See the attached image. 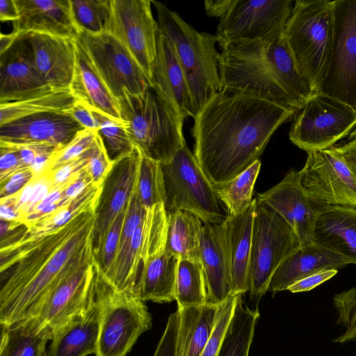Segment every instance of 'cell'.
Segmentation results:
<instances>
[{"mask_svg":"<svg viewBox=\"0 0 356 356\" xmlns=\"http://www.w3.org/2000/svg\"><path fill=\"white\" fill-rule=\"evenodd\" d=\"M179 312L171 314L154 356H176L177 337L179 327Z\"/></svg>","mask_w":356,"mask_h":356,"instance_id":"cell-48","label":"cell"},{"mask_svg":"<svg viewBox=\"0 0 356 356\" xmlns=\"http://www.w3.org/2000/svg\"><path fill=\"white\" fill-rule=\"evenodd\" d=\"M92 184H94L86 171L81 172L64 188L61 200L63 205L67 206L70 204L85 193Z\"/></svg>","mask_w":356,"mask_h":356,"instance_id":"cell-52","label":"cell"},{"mask_svg":"<svg viewBox=\"0 0 356 356\" xmlns=\"http://www.w3.org/2000/svg\"><path fill=\"white\" fill-rule=\"evenodd\" d=\"M84 129L98 131L99 123L91 111L83 103L76 100L74 105L66 111Z\"/></svg>","mask_w":356,"mask_h":356,"instance_id":"cell-53","label":"cell"},{"mask_svg":"<svg viewBox=\"0 0 356 356\" xmlns=\"http://www.w3.org/2000/svg\"><path fill=\"white\" fill-rule=\"evenodd\" d=\"M0 356H45L51 337L32 331L19 323L1 325Z\"/></svg>","mask_w":356,"mask_h":356,"instance_id":"cell-35","label":"cell"},{"mask_svg":"<svg viewBox=\"0 0 356 356\" xmlns=\"http://www.w3.org/2000/svg\"><path fill=\"white\" fill-rule=\"evenodd\" d=\"M177 310L176 356H200L214 330L219 305L207 303Z\"/></svg>","mask_w":356,"mask_h":356,"instance_id":"cell-30","label":"cell"},{"mask_svg":"<svg viewBox=\"0 0 356 356\" xmlns=\"http://www.w3.org/2000/svg\"><path fill=\"white\" fill-rule=\"evenodd\" d=\"M332 4L330 0L295 1L283 33L298 71L315 94L323 81L330 59Z\"/></svg>","mask_w":356,"mask_h":356,"instance_id":"cell-6","label":"cell"},{"mask_svg":"<svg viewBox=\"0 0 356 356\" xmlns=\"http://www.w3.org/2000/svg\"><path fill=\"white\" fill-rule=\"evenodd\" d=\"M158 29L171 41L187 82L194 116L221 90L215 35L200 32L163 3L151 1Z\"/></svg>","mask_w":356,"mask_h":356,"instance_id":"cell-5","label":"cell"},{"mask_svg":"<svg viewBox=\"0 0 356 356\" xmlns=\"http://www.w3.org/2000/svg\"><path fill=\"white\" fill-rule=\"evenodd\" d=\"M318 93L356 110V0H334L329 63Z\"/></svg>","mask_w":356,"mask_h":356,"instance_id":"cell-11","label":"cell"},{"mask_svg":"<svg viewBox=\"0 0 356 356\" xmlns=\"http://www.w3.org/2000/svg\"><path fill=\"white\" fill-rule=\"evenodd\" d=\"M350 264L341 255L316 242L300 245L276 269L268 287L273 295L287 290L300 280L323 269L343 268Z\"/></svg>","mask_w":356,"mask_h":356,"instance_id":"cell-26","label":"cell"},{"mask_svg":"<svg viewBox=\"0 0 356 356\" xmlns=\"http://www.w3.org/2000/svg\"><path fill=\"white\" fill-rule=\"evenodd\" d=\"M179 259L165 249L145 264L140 281L139 297L159 303L175 300V287Z\"/></svg>","mask_w":356,"mask_h":356,"instance_id":"cell-31","label":"cell"},{"mask_svg":"<svg viewBox=\"0 0 356 356\" xmlns=\"http://www.w3.org/2000/svg\"><path fill=\"white\" fill-rule=\"evenodd\" d=\"M99 269L103 311L95 356H126L138 337L152 328V317L144 300L114 291Z\"/></svg>","mask_w":356,"mask_h":356,"instance_id":"cell-9","label":"cell"},{"mask_svg":"<svg viewBox=\"0 0 356 356\" xmlns=\"http://www.w3.org/2000/svg\"><path fill=\"white\" fill-rule=\"evenodd\" d=\"M146 210L147 209L143 207L139 198L136 183L127 205L120 248L117 257L112 267L119 263L124 257L134 232L144 218Z\"/></svg>","mask_w":356,"mask_h":356,"instance_id":"cell-42","label":"cell"},{"mask_svg":"<svg viewBox=\"0 0 356 356\" xmlns=\"http://www.w3.org/2000/svg\"><path fill=\"white\" fill-rule=\"evenodd\" d=\"M54 91L38 71L23 33L0 54V104L23 101Z\"/></svg>","mask_w":356,"mask_h":356,"instance_id":"cell-20","label":"cell"},{"mask_svg":"<svg viewBox=\"0 0 356 356\" xmlns=\"http://www.w3.org/2000/svg\"><path fill=\"white\" fill-rule=\"evenodd\" d=\"M302 185L329 205L356 207V172L331 147L307 152Z\"/></svg>","mask_w":356,"mask_h":356,"instance_id":"cell-17","label":"cell"},{"mask_svg":"<svg viewBox=\"0 0 356 356\" xmlns=\"http://www.w3.org/2000/svg\"><path fill=\"white\" fill-rule=\"evenodd\" d=\"M34 175L30 168L19 170L1 183L0 197L5 198L14 195L24 188Z\"/></svg>","mask_w":356,"mask_h":356,"instance_id":"cell-50","label":"cell"},{"mask_svg":"<svg viewBox=\"0 0 356 356\" xmlns=\"http://www.w3.org/2000/svg\"><path fill=\"white\" fill-rule=\"evenodd\" d=\"M21 215L13 196L1 199L0 220L8 222L19 221Z\"/></svg>","mask_w":356,"mask_h":356,"instance_id":"cell-55","label":"cell"},{"mask_svg":"<svg viewBox=\"0 0 356 356\" xmlns=\"http://www.w3.org/2000/svg\"><path fill=\"white\" fill-rule=\"evenodd\" d=\"M332 148L356 172V129L349 134L345 143Z\"/></svg>","mask_w":356,"mask_h":356,"instance_id":"cell-54","label":"cell"},{"mask_svg":"<svg viewBox=\"0 0 356 356\" xmlns=\"http://www.w3.org/2000/svg\"><path fill=\"white\" fill-rule=\"evenodd\" d=\"M76 99L70 91L53 92L31 99L0 104V126L19 118L45 112H65Z\"/></svg>","mask_w":356,"mask_h":356,"instance_id":"cell-34","label":"cell"},{"mask_svg":"<svg viewBox=\"0 0 356 356\" xmlns=\"http://www.w3.org/2000/svg\"><path fill=\"white\" fill-rule=\"evenodd\" d=\"M98 266L97 264L95 284L88 304L54 334L46 356L95 354L103 311L102 284Z\"/></svg>","mask_w":356,"mask_h":356,"instance_id":"cell-21","label":"cell"},{"mask_svg":"<svg viewBox=\"0 0 356 356\" xmlns=\"http://www.w3.org/2000/svg\"><path fill=\"white\" fill-rule=\"evenodd\" d=\"M99 198L63 226L42 221L1 244L0 323L9 325L57 285L96 262L93 234Z\"/></svg>","mask_w":356,"mask_h":356,"instance_id":"cell-1","label":"cell"},{"mask_svg":"<svg viewBox=\"0 0 356 356\" xmlns=\"http://www.w3.org/2000/svg\"><path fill=\"white\" fill-rule=\"evenodd\" d=\"M168 213L165 250L179 259L200 262V239L202 221L184 210Z\"/></svg>","mask_w":356,"mask_h":356,"instance_id":"cell-32","label":"cell"},{"mask_svg":"<svg viewBox=\"0 0 356 356\" xmlns=\"http://www.w3.org/2000/svg\"><path fill=\"white\" fill-rule=\"evenodd\" d=\"M19 17L13 31L35 32L76 39L80 32L70 0H15Z\"/></svg>","mask_w":356,"mask_h":356,"instance_id":"cell-23","label":"cell"},{"mask_svg":"<svg viewBox=\"0 0 356 356\" xmlns=\"http://www.w3.org/2000/svg\"><path fill=\"white\" fill-rule=\"evenodd\" d=\"M257 199L241 213L222 223L229 255L232 295L250 291L252 233Z\"/></svg>","mask_w":356,"mask_h":356,"instance_id":"cell-25","label":"cell"},{"mask_svg":"<svg viewBox=\"0 0 356 356\" xmlns=\"http://www.w3.org/2000/svg\"><path fill=\"white\" fill-rule=\"evenodd\" d=\"M75 40L84 49L105 84L118 99L124 90L132 95H139L152 86L140 65L113 33L92 34L80 31Z\"/></svg>","mask_w":356,"mask_h":356,"instance_id":"cell-13","label":"cell"},{"mask_svg":"<svg viewBox=\"0 0 356 356\" xmlns=\"http://www.w3.org/2000/svg\"><path fill=\"white\" fill-rule=\"evenodd\" d=\"M97 264L96 261L57 285L17 323L35 332L46 334L51 340L88 304L95 284Z\"/></svg>","mask_w":356,"mask_h":356,"instance_id":"cell-14","label":"cell"},{"mask_svg":"<svg viewBox=\"0 0 356 356\" xmlns=\"http://www.w3.org/2000/svg\"><path fill=\"white\" fill-rule=\"evenodd\" d=\"M220 48L221 88L250 93L296 112L315 95L283 34L273 43L239 41Z\"/></svg>","mask_w":356,"mask_h":356,"instance_id":"cell-3","label":"cell"},{"mask_svg":"<svg viewBox=\"0 0 356 356\" xmlns=\"http://www.w3.org/2000/svg\"><path fill=\"white\" fill-rule=\"evenodd\" d=\"M76 63L70 90L91 111L122 122L118 99L109 90L84 49L75 40Z\"/></svg>","mask_w":356,"mask_h":356,"instance_id":"cell-28","label":"cell"},{"mask_svg":"<svg viewBox=\"0 0 356 356\" xmlns=\"http://www.w3.org/2000/svg\"><path fill=\"white\" fill-rule=\"evenodd\" d=\"M238 294L231 295L219 305L216 324L213 334L200 356H217L225 332L232 318Z\"/></svg>","mask_w":356,"mask_h":356,"instance_id":"cell-45","label":"cell"},{"mask_svg":"<svg viewBox=\"0 0 356 356\" xmlns=\"http://www.w3.org/2000/svg\"><path fill=\"white\" fill-rule=\"evenodd\" d=\"M296 111L254 95L221 88L195 115L194 156L210 181L225 184L259 160Z\"/></svg>","mask_w":356,"mask_h":356,"instance_id":"cell-2","label":"cell"},{"mask_svg":"<svg viewBox=\"0 0 356 356\" xmlns=\"http://www.w3.org/2000/svg\"><path fill=\"white\" fill-rule=\"evenodd\" d=\"M141 153L136 147L129 154L113 162L103 181L95 211V257L99 253L111 225L127 207L136 183Z\"/></svg>","mask_w":356,"mask_h":356,"instance_id":"cell-18","label":"cell"},{"mask_svg":"<svg viewBox=\"0 0 356 356\" xmlns=\"http://www.w3.org/2000/svg\"><path fill=\"white\" fill-rule=\"evenodd\" d=\"M88 149L78 159L47 172L53 188L65 187L86 170Z\"/></svg>","mask_w":356,"mask_h":356,"instance_id":"cell-47","label":"cell"},{"mask_svg":"<svg viewBox=\"0 0 356 356\" xmlns=\"http://www.w3.org/2000/svg\"><path fill=\"white\" fill-rule=\"evenodd\" d=\"M295 1L234 0L220 20L215 36L220 47L239 41L273 43L284 30Z\"/></svg>","mask_w":356,"mask_h":356,"instance_id":"cell-12","label":"cell"},{"mask_svg":"<svg viewBox=\"0 0 356 356\" xmlns=\"http://www.w3.org/2000/svg\"><path fill=\"white\" fill-rule=\"evenodd\" d=\"M35 65L54 92L70 91L76 63L75 39L22 32Z\"/></svg>","mask_w":356,"mask_h":356,"instance_id":"cell-22","label":"cell"},{"mask_svg":"<svg viewBox=\"0 0 356 356\" xmlns=\"http://www.w3.org/2000/svg\"><path fill=\"white\" fill-rule=\"evenodd\" d=\"M175 300L177 308L207 303L206 280L200 262L179 259L177 268Z\"/></svg>","mask_w":356,"mask_h":356,"instance_id":"cell-36","label":"cell"},{"mask_svg":"<svg viewBox=\"0 0 356 356\" xmlns=\"http://www.w3.org/2000/svg\"><path fill=\"white\" fill-rule=\"evenodd\" d=\"M238 294L232 318L225 332L217 356H248L255 326L259 318L257 309H252Z\"/></svg>","mask_w":356,"mask_h":356,"instance_id":"cell-33","label":"cell"},{"mask_svg":"<svg viewBox=\"0 0 356 356\" xmlns=\"http://www.w3.org/2000/svg\"><path fill=\"white\" fill-rule=\"evenodd\" d=\"M151 3L149 0H112L108 32L127 47L152 85L158 26Z\"/></svg>","mask_w":356,"mask_h":356,"instance_id":"cell-16","label":"cell"},{"mask_svg":"<svg viewBox=\"0 0 356 356\" xmlns=\"http://www.w3.org/2000/svg\"><path fill=\"white\" fill-rule=\"evenodd\" d=\"M24 169L28 168L22 164L17 149L0 144V183L13 174Z\"/></svg>","mask_w":356,"mask_h":356,"instance_id":"cell-49","label":"cell"},{"mask_svg":"<svg viewBox=\"0 0 356 356\" xmlns=\"http://www.w3.org/2000/svg\"><path fill=\"white\" fill-rule=\"evenodd\" d=\"M19 17L15 0H0V21L14 22Z\"/></svg>","mask_w":356,"mask_h":356,"instance_id":"cell-57","label":"cell"},{"mask_svg":"<svg viewBox=\"0 0 356 356\" xmlns=\"http://www.w3.org/2000/svg\"><path fill=\"white\" fill-rule=\"evenodd\" d=\"M97 135V131L86 129L79 131L66 146L52 155L47 172L80 157L93 145Z\"/></svg>","mask_w":356,"mask_h":356,"instance_id":"cell-43","label":"cell"},{"mask_svg":"<svg viewBox=\"0 0 356 356\" xmlns=\"http://www.w3.org/2000/svg\"><path fill=\"white\" fill-rule=\"evenodd\" d=\"M356 129V110L331 96L316 93L299 111L289 134L307 152L330 149Z\"/></svg>","mask_w":356,"mask_h":356,"instance_id":"cell-10","label":"cell"},{"mask_svg":"<svg viewBox=\"0 0 356 356\" xmlns=\"http://www.w3.org/2000/svg\"><path fill=\"white\" fill-rule=\"evenodd\" d=\"M136 190L146 209L165 203V190L161 163L141 154Z\"/></svg>","mask_w":356,"mask_h":356,"instance_id":"cell-39","label":"cell"},{"mask_svg":"<svg viewBox=\"0 0 356 356\" xmlns=\"http://www.w3.org/2000/svg\"><path fill=\"white\" fill-rule=\"evenodd\" d=\"M300 247L286 221L268 206L256 202L250 262V293L259 302L279 266Z\"/></svg>","mask_w":356,"mask_h":356,"instance_id":"cell-8","label":"cell"},{"mask_svg":"<svg viewBox=\"0 0 356 356\" xmlns=\"http://www.w3.org/2000/svg\"><path fill=\"white\" fill-rule=\"evenodd\" d=\"M200 261L206 280L207 303L220 305L232 295L230 264L222 223L203 225Z\"/></svg>","mask_w":356,"mask_h":356,"instance_id":"cell-24","label":"cell"},{"mask_svg":"<svg viewBox=\"0 0 356 356\" xmlns=\"http://www.w3.org/2000/svg\"><path fill=\"white\" fill-rule=\"evenodd\" d=\"M168 213L184 210L201 219L204 224L219 225L229 211L199 165L186 143L167 163H161Z\"/></svg>","mask_w":356,"mask_h":356,"instance_id":"cell-7","label":"cell"},{"mask_svg":"<svg viewBox=\"0 0 356 356\" xmlns=\"http://www.w3.org/2000/svg\"><path fill=\"white\" fill-rule=\"evenodd\" d=\"M45 356H46V354H45Z\"/></svg>","mask_w":356,"mask_h":356,"instance_id":"cell-59","label":"cell"},{"mask_svg":"<svg viewBox=\"0 0 356 356\" xmlns=\"http://www.w3.org/2000/svg\"><path fill=\"white\" fill-rule=\"evenodd\" d=\"M152 86L172 103L185 118L194 117L186 77L173 45L159 29Z\"/></svg>","mask_w":356,"mask_h":356,"instance_id":"cell-27","label":"cell"},{"mask_svg":"<svg viewBox=\"0 0 356 356\" xmlns=\"http://www.w3.org/2000/svg\"><path fill=\"white\" fill-rule=\"evenodd\" d=\"M261 161L257 160L241 173L221 185L215 186L229 215L243 211L252 202L254 186L260 171Z\"/></svg>","mask_w":356,"mask_h":356,"instance_id":"cell-37","label":"cell"},{"mask_svg":"<svg viewBox=\"0 0 356 356\" xmlns=\"http://www.w3.org/2000/svg\"><path fill=\"white\" fill-rule=\"evenodd\" d=\"M336 269H323L312 273L296 282L287 289L291 293L308 291L334 277Z\"/></svg>","mask_w":356,"mask_h":356,"instance_id":"cell-51","label":"cell"},{"mask_svg":"<svg viewBox=\"0 0 356 356\" xmlns=\"http://www.w3.org/2000/svg\"><path fill=\"white\" fill-rule=\"evenodd\" d=\"M234 2V0H206L204 1L206 13L221 19Z\"/></svg>","mask_w":356,"mask_h":356,"instance_id":"cell-56","label":"cell"},{"mask_svg":"<svg viewBox=\"0 0 356 356\" xmlns=\"http://www.w3.org/2000/svg\"><path fill=\"white\" fill-rule=\"evenodd\" d=\"M333 304L337 314V324L344 330L333 342L345 343L356 341V287L334 295Z\"/></svg>","mask_w":356,"mask_h":356,"instance_id":"cell-41","label":"cell"},{"mask_svg":"<svg viewBox=\"0 0 356 356\" xmlns=\"http://www.w3.org/2000/svg\"><path fill=\"white\" fill-rule=\"evenodd\" d=\"M17 33H10L7 35H4L1 33L0 37V54L6 51L8 48L10 47L14 40H15Z\"/></svg>","mask_w":356,"mask_h":356,"instance_id":"cell-58","label":"cell"},{"mask_svg":"<svg viewBox=\"0 0 356 356\" xmlns=\"http://www.w3.org/2000/svg\"><path fill=\"white\" fill-rule=\"evenodd\" d=\"M112 162L105 150L102 141L97 135V139L88 149L86 171L92 183L100 185L110 172Z\"/></svg>","mask_w":356,"mask_h":356,"instance_id":"cell-46","label":"cell"},{"mask_svg":"<svg viewBox=\"0 0 356 356\" xmlns=\"http://www.w3.org/2000/svg\"><path fill=\"white\" fill-rule=\"evenodd\" d=\"M118 102L129 138L143 155L167 163L186 144L185 118L154 86L139 95L124 90Z\"/></svg>","mask_w":356,"mask_h":356,"instance_id":"cell-4","label":"cell"},{"mask_svg":"<svg viewBox=\"0 0 356 356\" xmlns=\"http://www.w3.org/2000/svg\"><path fill=\"white\" fill-rule=\"evenodd\" d=\"M314 242L356 264V209L330 205L317 220Z\"/></svg>","mask_w":356,"mask_h":356,"instance_id":"cell-29","label":"cell"},{"mask_svg":"<svg viewBox=\"0 0 356 356\" xmlns=\"http://www.w3.org/2000/svg\"><path fill=\"white\" fill-rule=\"evenodd\" d=\"M75 22L80 29L92 34L108 32L112 0H70Z\"/></svg>","mask_w":356,"mask_h":356,"instance_id":"cell-38","label":"cell"},{"mask_svg":"<svg viewBox=\"0 0 356 356\" xmlns=\"http://www.w3.org/2000/svg\"><path fill=\"white\" fill-rule=\"evenodd\" d=\"M91 112L99 123L97 134L112 162L129 154L135 149L124 122H116L95 111Z\"/></svg>","mask_w":356,"mask_h":356,"instance_id":"cell-40","label":"cell"},{"mask_svg":"<svg viewBox=\"0 0 356 356\" xmlns=\"http://www.w3.org/2000/svg\"><path fill=\"white\" fill-rule=\"evenodd\" d=\"M278 213L291 227L300 245L314 242L318 219L330 206L301 184L299 171L290 170L277 184L256 198Z\"/></svg>","mask_w":356,"mask_h":356,"instance_id":"cell-15","label":"cell"},{"mask_svg":"<svg viewBox=\"0 0 356 356\" xmlns=\"http://www.w3.org/2000/svg\"><path fill=\"white\" fill-rule=\"evenodd\" d=\"M85 129L67 112H45L25 116L0 126V144L66 146Z\"/></svg>","mask_w":356,"mask_h":356,"instance_id":"cell-19","label":"cell"},{"mask_svg":"<svg viewBox=\"0 0 356 356\" xmlns=\"http://www.w3.org/2000/svg\"><path fill=\"white\" fill-rule=\"evenodd\" d=\"M126 209L119 213L111 225L102 246L95 257V259L104 275L108 273L118 255Z\"/></svg>","mask_w":356,"mask_h":356,"instance_id":"cell-44","label":"cell"}]
</instances>
